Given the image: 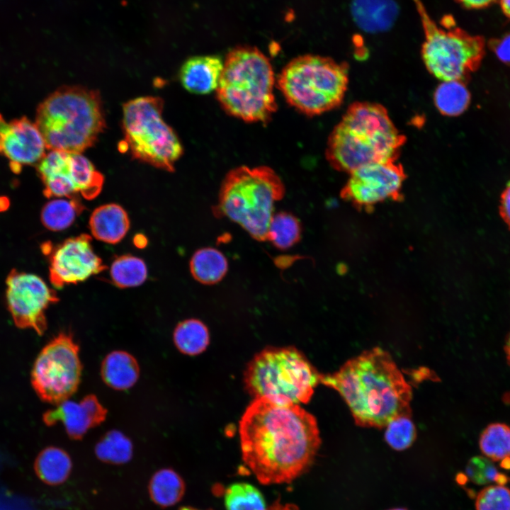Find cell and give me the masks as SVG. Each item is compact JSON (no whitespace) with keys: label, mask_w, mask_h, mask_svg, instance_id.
Wrapping results in <instances>:
<instances>
[{"label":"cell","mask_w":510,"mask_h":510,"mask_svg":"<svg viewBox=\"0 0 510 510\" xmlns=\"http://www.w3.org/2000/svg\"><path fill=\"white\" fill-rule=\"evenodd\" d=\"M242 459L263 484L288 483L312 465L321 443L314 416L299 404L254 399L239 421Z\"/></svg>","instance_id":"1"},{"label":"cell","mask_w":510,"mask_h":510,"mask_svg":"<svg viewBox=\"0 0 510 510\" xmlns=\"http://www.w3.org/2000/svg\"><path fill=\"white\" fill-rule=\"evenodd\" d=\"M320 382L340 394L359 426L382 428L398 416L411 415L412 388L381 348L351 358L334 373L321 375Z\"/></svg>","instance_id":"2"},{"label":"cell","mask_w":510,"mask_h":510,"mask_svg":"<svg viewBox=\"0 0 510 510\" xmlns=\"http://www.w3.org/2000/svg\"><path fill=\"white\" fill-rule=\"evenodd\" d=\"M405 142L385 107L356 101L329 134L325 156L332 168L350 174L365 165L397 161Z\"/></svg>","instance_id":"3"},{"label":"cell","mask_w":510,"mask_h":510,"mask_svg":"<svg viewBox=\"0 0 510 510\" xmlns=\"http://www.w3.org/2000/svg\"><path fill=\"white\" fill-rule=\"evenodd\" d=\"M275 81L273 67L261 51L237 46L224 61L216 98L227 114L247 123H266L277 110Z\"/></svg>","instance_id":"4"},{"label":"cell","mask_w":510,"mask_h":510,"mask_svg":"<svg viewBox=\"0 0 510 510\" xmlns=\"http://www.w3.org/2000/svg\"><path fill=\"white\" fill-rule=\"evenodd\" d=\"M35 124L47 147L81 153L94 145L106 127L101 96L83 86L61 87L40 104Z\"/></svg>","instance_id":"5"},{"label":"cell","mask_w":510,"mask_h":510,"mask_svg":"<svg viewBox=\"0 0 510 510\" xmlns=\"http://www.w3.org/2000/svg\"><path fill=\"white\" fill-rule=\"evenodd\" d=\"M285 186L266 166H241L224 178L215 212L238 224L254 239H267L274 205L283 198Z\"/></svg>","instance_id":"6"},{"label":"cell","mask_w":510,"mask_h":510,"mask_svg":"<svg viewBox=\"0 0 510 510\" xmlns=\"http://www.w3.org/2000/svg\"><path fill=\"white\" fill-rule=\"evenodd\" d=\"M349 67L329 57L307 54L291 60L282 69L277 87L287 103L308 116L339 107L348 85Z\"/></svg>","instance_id":"7"},{"label":"cell","mask_w":510,"mask_h":510,"mask_svg":"<svg viewBox=\"0 0 510 510\" xmlns=\"http://www.w3.org/2000/svg\"><path fill=\"white\" fill-rule=\"evenodd\" d=\"M321 374L294 347H270L258 353L248 364L245 388L254 397L280 404L308 402Z\"/></svg>","instance_id":"8"},{"label":"cell","mask_w":510,"mask_h":510,"mask_svg":"<svg viewBox=\"0 0 510 510\" xmlns=\"http://www.w3.org/2000/svg\"><path fill=\"white\" fill-rule=\"evenodd\" d=\"M421 21L424 42L421 55L429 72L441 81H465L476 71L485 53V40L443 18L441 26L430 16L421 0H412Z\"/></svg>","instance_id":"9"},{"label":"cell","mask_w":510,"mask_h":510,"mask_svg":"<svg viewBox=\"0 0 510 510\" xmlns=\"http://www.w3.org/2000/svg\"><path fill=\"white\" fill-rule=\"evenodd\" d=\"M163 108L164 101L157 96L138 97L125 103L124 142L135 159L173 171L183 149L174 130L162 118Z\"/></svg>","instance_id":"10"},{"label":"cell","mask_w":510,"mask_h":510,"mask_svg":"<svg viewBox=\"0 0 510 510\" xmlns=\"http://www.w3.org/2000/svg\"><path fill=\"white\" fill-rule=\"evenodd\" d=\"M79 345L71 334L62 332L48 342L37 356L31 371V385L44 402L58 404L77 390L82 365Z\"/></svg>","instance_id":"11"},{"label":"cell","mask_w":510,"mask_h":510,"mask_svg":"<svg viewBox=\"0 0 510 510\" xmlns=\"http://www.w3.org/2000/svg\"><path fill=\"white\" fill-rule=\"evenodd\" d=\"M6 283V305L16 326L42 335L47 324L45 311L59 300L55 291L37 275L16 269L9 273Z\"/></svg>","instance_id":"12"},{"label":"cell","mask_w":510,"mask_h":510,"mask_svg":"<svg viewBox=\"0 0 510 510\" xmlns=\"http://www.w3.org/2000/svg\"><path fill=\"white\" fill-rule=\"evenodd\" d=\"M349 174L341 196L365 208L399 198L406 178L403 166L397 160L365 165Z\"/></svg>","instance_id":"13"},{"label":"cell","mask_w":510,"mask_h":510,"mask_svg":"<svg viewBox=\"0 0 510 510\" xmlns=\"http://www.w3.org/2000/svg\"><path fill=\"white\" fill-rule=\"evenodd\" d=\"M42 250L49 256V278L56 288L84 281L107 268L87 234L68 238L55 247L45 244Z\"/></svg>","instance_id":"14"},{"label":"cell","mask_w":510,"mask_h":510,"mask_svg":"<svg viewBox=\"0 0 510 510\" xmlns=\"http://www.w3.org/2000/svg\"><path fill=\"white\" fill-rule=\"evenodd\" d=\"M46 147L37 125L26 118L6 123L0 130V154L8 159L16 174L23 166L40 162Z\"/></svg>","instance_id":"15"},{"label":"cell","mask_w":510,"mask_h":510,"mask_svg":"<svg viewBox=\"0 0 510 510\" xmlns=\"http://www.w3.org/2000/svg\"><path fill=\"white\" fill-rule=\"evenodd\" d=\"M107 410L94 395L84 397L80 402L64 400L53 409L47 411L42 420L47 426L62 421L68 436L79 440L91 428L101 424Z\"/></svg>","instance_id":"16"},{"label":"cell","mask_w":510,"mask_h":510,"mask_svg":"<svg viewBox=\"0 0 510 510\" xmlns=\"http://www.w3.org/2000/svg\"><path fill=\"white\" fill-rule=\"evenodd\" d=\"M70 153L52 150L45 155L38 166L47 198H80L69 172Z\"/></svg>","instance_id":"17"},{"label":"cell","mask_w":510,"mask_h":510,"mask_svg":"<svg viewBox=\"0 0 510 510\" xmlns=\"http://www.w3.org/2000/svg\"><path fill=\"white\" fill-rule=\"evenodd\" d=\"M224 61L215 55H199L188 58L179 72L181 85L188 91L199 95L216 91Z\"/></svg>","instance_id":"18"},{"label":"cell","mask_w":510,"mask_h":510,"mask_svg":"<svg viewBox=\"0 0 510 510\" xmlns=\"http://www.w3.org/2000/svg\"><path fill=\"white\" fill-rule=\"evenodd\" d=\"M351 11L361 29L373 33L390 29L399 10L394 0H353Z\"/></svg>","instance_id":"19"},{"label":"cell","mask_w":510,"mask_h":510,"mask_svg":"<svg viewBox=\"0 0 510 510\" xmlns=\"http://www.w3.org/2000/svg\"><path fill=\"white\" fill-rule=\"evenodd\" d=\"M89 229L94 237L103 242H120L130 228L127 212L120 205L109 203L96 208L89 218Z\"/></svg>","instance_id":"20"},{"label":"cell","mask_w":510,"mask_h":510,"mask_svg":"<svg viewBox=\"0 0 510 510\" xmlns=\"http://www.w3.org/2000/svg\"><path fill=\"white\" fill-rule=\"evenodd\" d=\"M101 375L103 382L116 390L132 387L140 375V366L135 358L125 351H113L103 360Z\"/></svg>","instance_id":"21"},{"label":"cell","mask_w":510,"mask_h":510,"mask_svg":"<svg viewBox=\"0 0 510 510\" xmlns=\"http://www.w3.org/2000/svg\"><path fill=\"white\" fill-rule=\"evenodd\" d=\"M69 455L63 449L49 446L42 449L34 462V470L45 484L56 486L64 483L72 472Z\"/></svg>","instance_id":"22"},{"label":"cell","mask_w":510,"mask_h":510,"mask_svg":"<svg viewBox=\"0 0 510 510\" xmlns=\"http://www.w3.org/2000/svg\"><path fill=\"white\" fill-rule=\"evenodd\" d=\"M228 268L225 255L212 247L197 250L190 261V271L199 283L211 285L220 282L226 275Z\"/></svg>","instance_id":"23"},{"label":"cell","mask_w":510,"mask_h":510,"mask_svg":"<svg viewBox=\"0 0 510 510\" xmlns=\"http://www.w3.org/2000/svg\"><path fill=\"white\" fill-rule=\"evenodd\" d=\"M69 172L78 194L84 198L94 199L101 192L103 176L81 153H70Z\"/></svg>","instance_id":"24"},{"label":"cell","mask_w":510,"mask_h":510,"mask_svg":"<svg viewBox=\"0 0 510 510\" xmlns=\"http://www.w3.org/2000/svg\"><path fill=\"white\" fill-rule=\"evenodd\" d=\"M185 489L182 477L170 468L157 471L151 477L148 485L151 499L162 507L177 504L182 499Z\"/></svg>","instance_id":"25"},{"label":"cell","mask_w":510,"mask_h":510,"mask_svg":"<svg viewBox=\"0 0 510 510\" xmlns=\"http://www.w3.org/2000/svg\"><path fill=\"white\" fill-rule=\"evenodd\" d=\"M84 206L80 198H56L47 203L40 214L43 225L52 231H61L69 227L79 215Z\"/></svg>","instance_id":"26"},{"label":"cell","mask_w":510,"mask_h":510,"mask_svg":"<svg viewBox=\"0 0 510 510\" xmlns=\"http://www.w3.org/2000/svg\"><path fill=\"white\" fill-rule=\"evenodd\" d=\"M470 99V93L461 81H442L434 94L437 110L446 116H457L464 113Z\"/></svg>","instance_id":"27"},{"label":"cell","mask_w":510,"mask_h":510,"mask_svg":"<svg viewBox=\"0 0 510 510\" xmlns=\"http://www.w3.org/2000/svg\"><path fill=\"white\" fill-rule=\"evenodd\" d=\"M173 339L181 353L190 356L198 355L204 351L209 344V332L201 321L188 319L177 324Z\"/></svg>","instance_id":"28"},{"label":"cell","mask_w":510,"mask_h":510,"mask_svg":"<svg viewBox=\"0 0 510 510\" xmlns=\"http://www.w3.org/2000/svg\"><path fill=\"white\" fill-rule=\"evenodd\" d=\"M95 453L104 463L122 465L131 460L133 446L130 439L121 431L111 430L98 441L95 446Z\"/></svg>","instance_id":"29"},{"label":"cell","mask_w":510,"mask_h":510,"mask_svg":"<svg viewBox=\"0 0 510 510\" xmlns=\"http://www.w3.org/2000/svg\"><path fill=\"white\" fill-rule=\"evenodd\" d=\"M110 276L118 288L136 287L146 280L147 268L142 259L130 254L122 255L111 264Z\"/></svg>","instance_id":"30"},{"label":"cell","mask_w":510,"mask_h":510,"mask_svg":"<svg viewBox=\"0 0 510 510\" xmlns=\"http://www.w3.org/2000/svg\"><path fill=\"white\" fill-rule=\"evenodd\" d=\"M300 235L298 219L290 212H279L272 216L266 240L279 249H287L299 242Z\"/></svg>","instance_id":"31"},{"label":"cell","mask_w":510,"mask_h":510,"mask_svg":"<svg viewBox=\"0 0 510 510\" xmlns=\"http://www.w3.org/2000/svg\"><path fill=\"white\" fill-rule=\"evenodd\" d=\"M480 447L492 460L510 459V428L502 424L489 425L481 435Z\"/></svg>","instance_id":"32"},{"label":"cell","mask_w":510,"mask_h":510,"mask_svg":"<svg viewBox=\"0 0 510 510\" xmlns=\"http://www.w3.org/2000/svg\"><path fill=\"white\" fill-rule=\"evenodd\" d=\"M227 510H267L262 494L248 483L230 484L225 493Z\"/></svg>","instance_id":"33"},{"label":"cell","mask_w":510,"mask_h":510,"mask_svg":"<svg viewBox=\"0 0 510 510\" xmlns=\"http://www.w3.org/2000/svg\"><path fill=\"white\" fill-rule=\"evenodd\" d=\"M465 473L472 482L478 485L492 482L504 485L509 480L506 475L498 471L492 460L482 456L472 458L467 464Z\"/></svg>","instance_id":"34"},{"label":"cell","mask_w":510,"mask_h":510,"mask_svg":"<svg viewBox=\"0 0 510 510\" xmlns=\"http://www.w3.org/2000/svg\"><path fill=\"white\" fill-rule=\"evenodd\" d=\"M410 416H398L386 426L385 441L395 450H404L415 440L416 429Z\"/></svg>","instance_id":"35"},{"label":"cell","mask_w":510,"mask_h":510,"mask_svg":"<svg viewBox=\"0 0 510 510\" xmlns=\"http://www.w3.org/2000/svg\"><path fill=\"white\" fill-rule=\"evenodd\" d=\"M476 510H510V489L504 485L486 487L477 494Z\"/></svg>","instance_id":"36"},{"label":"cell","mask_w":510,"mask_h":510,"mask_svg":"<svg viewBox=\"0 0 510 510\" xmlns=\"http://www.w3.org/2000/svg\"><path fill=\"white\" fill-rule=\"evenodd\" d=\"M488 45L502 62L510 65V32L489 40Z\"/></svg>","instance_id":"37"},{"label":"cell","mask_w":510,"mask_h":510,"mask_svg":"<svg viewBox=\"0 0 510 510\" xmlns=\"http://www.w3.org/2000/svg\"><path fill=\"white\" fill-rule=\"evenodd\" d=\"M499 213L510 230V181L501 195Z\"/></svg>","instance_id":"38"},{"label":"cell","mask_w":510,"mask_h":510,"mask_svg":"<svg viewBox=\"0 0 510 510\" xmlns=\"http://www.w3.org/2000/svg\"><path fill=\"white\" fill-rule=\"evenodd\" d=\"M461 6L469 9H480L487 7L497 0H455Z\"/></svg>","instance_id":"39"},{"label":"cell","mask_w":510,"mask_h":510,"mask_svg":"<svg viewBox=\"0 0 510 510\" xmlns=\"http://www.w3.org/2000/svg\"><path fill=\"white\" fill-rule=\"evenodd\" d=\"M267 510H299L296 505L292 504H282L280 499L276 500Z\"/></svg>","instance_id":"40"},{"label":"cell","mask_w":510,"mask_h":510,"mask_svg":"<svg viewBox=\"0 0 510 510\" xmlns=\"http://www.w3.org/2000/svg\"><path fill=\"white\" fill-rule=\"evenodd\" d=\"M499 4L504 14L510 19V0H499Z\"/></svg>","instance_id":"41"},{"label":"cell","mask_w":510,"mask_h":510,"mask_svg":"<svg viewBox=\"0 0 510 510\" xmlns=\"http://www.w3.org/2000/svg\"><path fill=\"white\" fill-rule=\"evenodd\" d=\"M8 205V203L6 202L5 198H0V211L4 210Z\"/></svg>","instance_id":"42"},{"label":"cell","mask_w":510,"mask_h":510,"mask_svg":"<svg viewBox=\"0 0 510 510\" xmlns=\"http://www.w3.org/2000/svg\"><path fill=\"white\" fill-rule=\"evenodd\" d=\"M506 348V355H507V358H508L509 362V363H510V335H509V339H508V340H507V341H506V348Z\"/></svg>","instance_id":"43"},{"label":"cell","mask_w":510,"mask_h":510,"mask_svg":"<svg viewBox=\"0 0 510 510\" xmlns=\"http://www.w3.org/2000/svg\"><path fill=\"white\" fill-rule=\"evenodd\" d=\"M180 510H198V509H196L195 508L190 507V506H183L180 509Z\"/></svg>","instance_id":"44"},{"label":"cell","mask_w":510,"mask_h":510,"mask_svg":"<svg viewBox=\"0 0 510 510\" xmlns=\"http://www.w3.org/2000/svg\"><path fill=\"white\" fill-rule=\"evenodd\" d=\"M389 510H407V509H402V508H395V509H389Z\"/></svg>","instance_id":"45"}]
</instances>
